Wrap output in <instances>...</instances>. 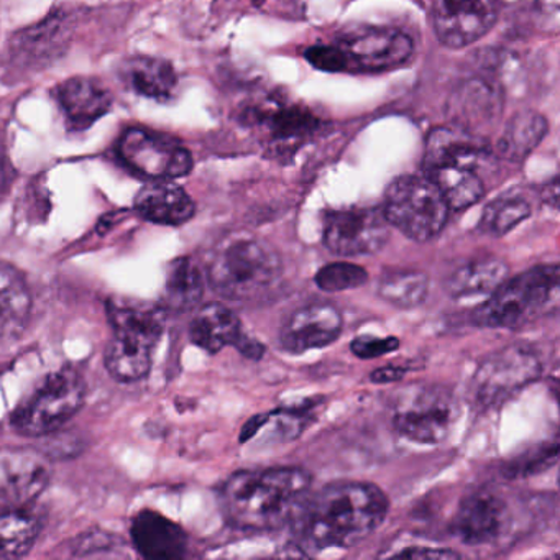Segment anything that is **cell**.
<instances>
[{
    "mask_svg": "<svg viewBox=\"0 0 560 560\" xmlns=\"http://www.w3.org/2000/svg\"><path fill=\"white\" fill-rule=\"evenodd\" d=\"M388 506V498L375 485L336 481L307 497L290 524L306 552L349 549L382 526Z\"/></svg>",
    "mask_w": 560,
    "mask_h": 560,
    "instance_id": "cell-1",
    "label": "cell"
},
{
    "mask_svg": "<svg viewBox=\"0 0 560 560\" xmlns=\"http://www.w3.org/2000/svg\"><path fill=\"white\" fill-rule=\"evenodd\" d=\"M311 483V475L298 467L235 471L219 494L222 513L235 529H280L294 520L310 497Z\"/></svg>",
    "mask_w": 560,
    "mask_h": 560,
    "instance_id": "cell-2",
    "label": "cell"
},
{
    "mask_svg": "<svg viewBox=\"0 0 560 560\" xmlns=\"http://www.w3.org/2000/svg\"><path fill=\"white\" fill-rule=\"evenodd\" d=\"M283 280V261L260 238L232 237L219 245L208 267V281L219 296L229 301H260L270 296Z\"/></svg>",
    "mask_w": 560,
    "mask_h": 560,
    "instance_id": "cell-3",
    "label": "cell"
},
{
    "mask_svg": "<svg viewBox=\"0 0 560 560\" xmlns=\"http://www.w3.org/2000/svg\"><path fill=\"white\" fill-rule=\"evenodd\" d=\"M559 300V267L537 265L523 275L504 280L471 313V323L490 329H520L556 310Z\"/></svg>",
    "mask_w": 560,
    "mask_h": 560,
    "instance_id": "cell-4",
    "label": "cell"
},
{
    "mask_svg": "<svg viewBox=\"0 0 560 560\" xmlns=\"http://www.w3.org/2000/svg\"><path fill=\"white\" fill-rule=\"evenodd\" d=\"M114 336L107 346L106 369L124 383L149 375L153 352L165 329V314L142 304H109Z\"/></svg>",
    "mask_w": 560,
    "mask_h": 560,
    "instance_id": "cell-5",
    "label": "cell"
},
{
    "mask_svg": "<svg viewBox=\"0 0 560 560\" xmlns=\"http://www.w3.org/2000/svg\"><path fill=\"white\" fill-rule=\"evenodd\" d=\"M86 385L73 366H63L42 380L40 385L15 408L11 424L19 434L42 438L67 424L83 406Z\"/></svg>",
    "mask_w": 560,
    "mask_h": 560,
    "instance_id": "cell-6",
    "label": "cell"
},
{
    "mask_svg": "<svg viewBox=\"0 0 560 560\" xmlns=\"http://www.w3.org/2000/svg\"><path fill=\"white\" fill-rule=\"evenodd\" d=\"M460 415L451 389L442 385H409L393 401V428L402 438L419 444L445 441Z\"/></svg>",
    "mask_w": 560,
    "mask_h": 560,
    "instance_id": "cell-7",
    "label": "cell"
},
{
    "mask_svg": "<svg viewBox=\"0 0 560 560\" xmlns=\"http://www.w3.org/2000/svg\"><path fill=\"white\" fill-rule=\"evenodd\" d=\"M447 202L428 176H399L385 196V214L389 225L415 242H429L447 224Z\"/></svg>",
    "mask_w": 560,
    "mask_h": 560,
    "instance_id": "cell-8",
    "label": "cell"
},
{
    "mask_svg": "<svg viewBox=\"0 0 560 560\" xmlns=\"http://www.w3.org/2000/svg\"><path fill=\"white\" fill-rule=\"evenodd\" d=\"M540 373L539 357L529 347L510 346L491 352L481 360L471 378V402L481 411L498 408L536 382Z\"/></svg>",
    "mask_w": 560,
    "mask_h": 560,
    "instance_id": "cell-9",
    "label": "cell"
},
{
    "mask_svg": "<svg viewBox=\"0 0 560 560\" xmlns=\"http://www.w3.org/2000/svg\"><path fill=\"white\" fill-rule=\"evenodd\" d=\"M119 155L130 170L153 182H172L192 170V156L185 147L140 127L124 132Z\"/></svg>",
    "mask_w": 560,
    "mask_h": 560,
    "instance_id": "cell-10",
    "label": "cell"
},
{
    "mask_svg": "<svg viewBox=\"0 0 560 560\" xmlns=\"http://www.w3.org/2000/svg\"><path fill=\"white\" fill-rule=\"evenodd\" d=\"M388 238L389 224L383 209H342L327 212L324 218V245L339 257L376 254Z\"/></svg>",
    "mask_w": 560,
    "mask_h": 560,
    "instance_id": "cell-11",
    "label": "cell"
},
{
    "mask_svg": "<svg viewBox=\"0 0 560 560\" xmlns=\"http://www.w3.org/2000/svg\"><path fill=\"white\" fill-rule=\"evenodd\" d=\"M336 47L346 55L349 70L386 71L412 57L411 38L395 28L352 25L340 32Z\"/></svg>",
    "mask_w": 560,
    "mask_h": 560,
    "instance_id": "cell-12",
    "label": "cell"
},
{
    "mask_svg": "<svg viewBox=\"0 0 560 560\" xmlns=\"http://www.w3.org/2000/svg\"><path fill=\"white\" fill-rule=\"evenodd\" d=\"M511 510L493 488H480L465 497L452 521V534L467 546H488L510 530Z\"/></svg>",
    "mask_w": 560,
    "mask_h": 560,
    "instance_id": "cell-13",
    "label": "cell"
},
{
    "mask_svg": "<svg viewBox=\"0 0 560 560\" xmlns=\"http://www.w3.org/2000/svg\"><path fill=\"white\" fill-rule=\"evenodd\" d=\"M51 468L40 452L0 448V508L18 510L34 503L48 487Z\"/></svg>",
    "mask_w": 560,
    "mask_h": 560,
    "instance_id": "cell-14",
    "label": "cell"
},
{
    "mask_svg": "<svg viewBox=\"0 0 560 560\" xmlns=\"http://www.w3.org/2000/svg\"><path fill=\"white\" fill-rule=\"evenodd\" d=\"M497 18V0H435L434 4L435 34L454 50L485 37Z\"/></svg>",
    "mask_w": 560,
    "mask_h": 560,
    "instance_id": "cell-15",
    "label": "cell"
},
{
    "mask_svg": "<svg viewBox=\"0 0 560 560\" xmlns=\"http://www.w3.org/2000/svg\"><path fill=\"white\" fill-rule=\"evenodd\" d=\"M189 339L209 353H219L225 347H235L252 360H260L265 353V347L244 332L237 314L221 303L205 304L196 313L189 326Z\"/></svg>",
    "mask_w": 560,
    "mask_h": 560,
    "instance_id": "cell-16",
    "label": "cell"
},
{
    "mask_svg": "<svg viewBox=\"0 0 560 560\" xmlns=\"http://www.w3.org/2000/svg\"><path fill=\"white\" fill-rule=\"evenodd\" d=\"M342 327V314L332 304H307L284 320L280 329V346L284 352L294 355L324 349L339 339Z\"/></svg>",
    "mask_w": 560,
    "mask_h": 560,
    "instance_id": "cell-17",
    "label": "cell"
},
{
    "mask_svg": "<svg viewBox=\"0 0 560 560\" xmlns=\"http://www.w3.org/2000/svg\"><path fill=\"white\" fill-rule=\"evenodd\" d=\"M493 163L487 143L464 129L439 127L432 130L425 143L424 166L454 165L480 172Z\"/></svg>",
    "mask_w": 560,
    "mask_h": 560,
    "instance_id": "cell-18",
    "label": "cell"
},
{
    "mask_svg": "<svg viewBox=\"0 0 560 560\" xmlns=\"http://www.w3.org/2000/svg\"><path fill=\"white\" fill-rule=\"evenodd\" d=\"M133 546L147 559L173 560L185 556L188 536L175 521L152 510H143L130 526Z\"/></svg>",
    "mask_w": 560,
    "mask_h": 560,
    "instance_id": "cell-19",
    "label": "cell"
},
{
    "mask_svg": "<svg viewBox=\"0 0 560 560\" xmlns=\"http://www.w3.org/2000/svg\"><path fill=\"white\" fill-rule=\"evenodd\" d=\"M57 100L71 129L83 130L106 116L113 94L100 81L74 78L58 86Z\"/></svg>",
    "mask_w": 560,
    "mask_h": 560,
    "instance_id": "cell-20",
    "label": "cell"
},
{
    "mask_svg": "<svg viewBox=\"0 0 560 560\" xmlns=\"http://www.w3.org/2000/svg\"><path fill=\"white\" fill-rule=\"evenodd\" d=\"M133 208L147 221L160 225H182L195 215L196 206L182 186L155 182L143 186Z\"/></svg>",
    "mask_w": 560,
    "mask_h": 560,
    "instance_id": "cell-21",
    "label": "cell"
},
{
    "mask_svg": "<svg viewBox=\"0 0 560 560\" xmlns=\"http://www.w3.org/2000/svg\"><path fill=\"white\" fill-rule=\"evenodd\" d=\"M508 265L501 258H475L457 268L447 280L452 300H487L508 278Z\"/></svg>",
    "mask_w": 560,
    "mask_h": 560,
    "instance_id": "cell-22",
    "label": "cell"
},
{
    "mask_svg": "<svg viewBox=\"0 0 560 560\" xmlns=\"http://www.w3.org/2000/svg\"><path fill=\"white\" fill-rule=\"evenodd\" d=\"M32 298L24 275L9 264H0V340L14 339L25 329Z\"/></svg>",
    "mask_w": 560,
    "mask_h": 560,
    "instance_id": "cell-23",
    "label": "cell"
},
{
    "mask_svg": "<svg viewBox=\"0 0 560 560\" xmlns=\"http://www.w3.org/2000/svg\"><path fill=\"white\" fill-rule=\"evenodd\" d=\"M424 168L425 176L438 186L448 209L464 211L483 198V179L475 170L454 165H431Z\"/></svg>",
    "mask_w": 560,
    "mask_h": 560,
    "instance_id": "cell-24",
    "label": "cell"
},
{
    "mask_svg": "<svg viewBox=\"0 0 560 560\" xmlns=\"http://www.w3.org/2000/svg\"><path fill=\"white\" fill-rule=\"evenodd\" d=\"M126 80L140 96L168 101L176 88V73L168 61L160 58H133L124 67Z\"/></svg>",
    "mask_w": 560,
    "mask_h": 560,
    "instance_id": "cell-25",
    "label": "cell"
},
{
    "mask_svg": "<svg viewBox=\"0 0 560 560\" xmlns=\"http://www.w3.org/2000/svg\"><path fill=\"white\" fill-rule=\"evenodd\" d=\"M205 278L198 265L188 257L176 258L166 275L163 301L170 310L186 313L201 303Z\"/></svg>",
    "mask_w": 560,
    "mask_h": 560,
    "instance_id": "cell-26",
    "label": "cell"
},
{
    "mask_svg": "<svg viewBox=\"0 0 560 560\" xmlns=\"http://www.w3.org/2000/svg\"><path fill=\"white\" fill-rule=\"evenodd\" d=\"M40 534V521L27 508L0 513V559H18L31 552Z\"/></svg>",
    "mask_w": 560,
    "mask_h": 560,
    "instance_id": "cell-27",
    "label": "cell"
},
{
    "mask_svg": "<svg viewBox=\"0 0 560 560\" xmlns=\"http://www.w3.org/2000/svg\"><path fill=\"white\" fill-rule=\"evenodd\" d=\"M547 132V122L542 116L524 110L516 114L498 142V152L511 162H520L529 155Z\"/></svg>",
    "mask_w": 560,
    "mask_h": 560,
    "instance_id": "cell-28",
    "label": "cell"
},
{
    "mask_svg": "<svg viewBox=\"0 0 560 560\" xmlns=\"http://www.w3.org/2000/svg\"><path fill=\"white\" fill-rule=\"evenodd\" d=\"M429 278L419 270H392L380 278L376 293L386 303L411 310L428 298Z\"/></svg>",
    "mask_w": 560,
    "mask_h": 560,
    "instance_id": "cell-29",
    "label": "cell"
},
{
    "mask_svg": "<svg viewBox=\"0 0 560 560\" xmlns=\"http://www.w3.org/2000/svg\"><path fill=\"white\" fill-rule=\"evenodd\" d=\"M529 215L530 206L526 199L504 196V198L494 199L485 208L478 228L491 237H503L521 222L526 221Z\"/></svg>",
    "mask_w": 560,
    "mask_h": 560,
    "instance_id": "cell-30",
    "label": "cell"
},
{
    "mask_svg": "<svg viewBox=\"0 0 560 560\" xmlns=\"http://www.w3.org/2000/svg\"><path fill=\"white\" fill-rule=\"evenodd\" d=\"M557 455H559V444L556 441L547 442V444L537 445L529 452L521 454L520 457L506 462L501 468V474L508 480L533 477L540 471L549 470L556 464Z\"/></svg>",
    "mask_w": 560,
    "mask_h": 560,
    "instance_id": "cell-31",
    "label": "cell"
},
{
    "mask_svg": "<svg viewBox=\"0 0 560 560\" xmlns=\"http://www.w3.org/2000/svg\"><path fill=\"white\" fill-rule=\"evenodd\" d=\"M314 280L319 290L326 291V293H339V291L363 287L369 281V273L359 265L336 261V264L320 268Z\"/></svg>",
    "mask_w": 560,
    "mask_h": 560,
    "instance_id": "cell-32",
    "label": "cell"
},
{
    "mask_svg": "<svg viewBox=\"0 0 560 560\" xmlns=\"http://www.w3.org/2000/svg\"><path fill=\"white\" fill-rule=\"evenodd\" d=\"M65 38V27L60 19H51L45 22L40 27L31 28L25 32L24 37L18 42L19 51L34 60H44L50 57L48 54L57 51V45H60Z\"/></svg>",
    "mask_w": 560,
    "mask_h": 560,
    "instance_id": "cell-33",
    "label": "cell"
},
{
    "mask_svg": "<svg viewBox=\"0 0 560 560\" xmlns=\"http://www.w3.org/2000/svg\"><path fill=\"white\" fill-rule=\"evenodd\" d=\"M265 126L281 139L303 136V133L313 132L317 127V119H314L306 110L294 109V107H284V109L267 113L264 117Z\"/></svg>",
    "mask_w": 560,
    "mask_h": 560,
    "instance_id": "cell-34",
    "label": "cell"
},
{
    "mask_svg": "<svg viewBox=\"0 0 560 560\" xmlns=\"http://www.w3.org/2000/svg\"><path fill=\"white\" fill-rule=\"evenodd\" d=\"M398 347L399 340L396 337L359 336L350 343L353 355L363 360L386 355V353L395 352Z\"/></svg>",
    "mask_w": 560,
    "mask_h": 560,
    "instance_id": "cell-35",
    "label": "cell"
},
{
    "mask_svg": "<svg viewBox=\"0 0 560 560\" xmlns=\"http://www.w3.org/2000/svg\"><path fill=\"white\" fill-rule=\"evenodd\" d=\"M306 60L317 70L329 71V73L349 70L346 55L336 45H317L310 48L306 51Z\"/></svg>",
    "mask_w": 560,
    "mask_h": 560,
    "instance_id": "cell-36",
    "label": "cell"
},
{
    "mask_svg": "<svg viewBox=\"0 0 560 560\" xmlns=\"http://www.w3.org/2000/svg\"><path fill=\"white\" fill-rule=\"evenodd\" d=\"M386 556L401 557V559H458L460 557L455 550L439 549V547H408Z\"/></svg>",
    "mask_w": 560,
    "mask_h": 560,
    "instance_id": "cell-37",
    "label": "cell"
},
{
    "mask_svg": "<svg viewBox=\"0 0 560 560\" xmlns=\"http://www.w3.org/2000/svg\"><path fill=\"white\" fill-rule=\"evenodd\" d=\"M406 370L398 366H385L372 373L373 383H393L398 382L405 376Z\"/></svg>",
    "mask_w": 560,
    "mask_h": 560,
    "instance_id": "cell-38",
    "label": "cell"
},
{
    "mask_svg": "<svg viewBox=\"0 0 560 560\" xmlns=\"http://www.w3.org/2000/svg\"><path fill=\"white\" fill-rule=\"evenodd\" d=\"M544 201L552 206L553 209L559 205V186H557V179H553V182L547 186L546 191H544Z\"/></svg>",
    "mask_w": 560,
    "mask_h": 560,
    "instance_id": "cell-39",
    "label": "cell"
},
{
    "mask_svg": "<svg viewBox=\"0 0 560 560\" xmlns=\"http://www.w3.org/2000/svg\"><path fill=\"white\" fill-rule=\"evenodd\" d=\"M2 178H4V160L0 156V185H2Z\"/></svg>",
    "mask_w": 560,
    "mask_h": 560,
    "instance_id": "cell-40",
    "label": "cell"
}]
</instances>
